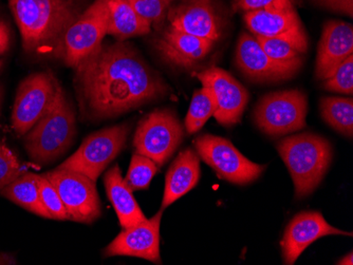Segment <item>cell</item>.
Listing matches in <instances>:
<instances>
[{"mask_svg": "<svg viewBox=\"0 0 353 265\" xmlns=\"http://www.w3.org/2000/svg\"><path fill=\"white\" fill-rule=\"evenodd\" d=\"M323 88L331 92L353 94V55L345 59L332 75L323 81Z\"/></svg>", "mask_w": 353, "mask_h": 265, "instance_id": "30", "label": "cell"}, {"mask_svg": "<svg viewBox=\"0 0 353 265\" xmlns=\"http://www.w3.org/2000/svg\"><path fill=\"white\" fill-rule=\"evenodd\" d=\"M277 150L292 178L297 199L308 197L319 187L333 157L330 142L309 132L283 138Z\"/></svg>", "mask_w": 353, "mask_h": 265, "instance_id": "3", "label": "cell"}, {"mask_svg": "<svg viewBox=\"0 0 353 265\" xmlns=\"http://www.w3.org/2000/svg\"><path fill=\"white\" fill-rule=\"evenodd\" d=\"M130 132L128 124L116 125L93 132L59 168L74 170L97 182L124 149Z\"/></svg>", "mask_w": 353, "mask_h": 265, "instance_id": "7", "label": "cell"}, {"mask_svg": "<svg viewBox=\"0 0 353 265\" xmlns=\"http://www.w3.org/2000/svg\"><path fill=\"white\" fill-rule=\"evenodd\" d=\"M200 173V159L197 152L190 148L180 152L166 173L162 211L195 189L199 182Z\"/></svg>", "mask_w": 353, "mask_h": 265, "instance_id": "20", "label": "cell"}, {"mask_svg": "<svg viewBox=\"0 0 353 265\" xmlns=\"http://www.w3.org/2000/svg\"><path fill=\"white\" fill-rule=\"evenodd\" d=\"M170 25L182 32L216 41L221 36L219 17L212 0H186L168 10Z\"/></svg>", "mask_w": 353, "mask_h": 265, "instance_id": "19", "label": "cell"}, {"mask_svg": "<svg viewBox=\"0 0 353 265\" xmlns=\"http://www.w3.org/2000/svg\"><path fill=\"white\" fill-rule=\"evenodd\" d=\"M273 1L275 0H233V9L235 11H243L247 13V12L263 9Z\"/></svg>", "mask_w": 353, "mask_h": 265, "instance_id": "33", "label": "cell"}, {"mask_svg": "<svg viewBox=\"0 0 353 265\" xmlns=\"http://www.w3.org/2000/svg\"><path fill=\"white\" fill-rule=\"evenodd\" d=\"M256 37V36H255ZM268 56L281 64H303V55L306 54L299 47L281 39L256 37Z\"/></svg>", "mask_w": 353, "mask_h": 265, "instance_id": "27", "label": "cell"}, {"mask_svg": "<svg viewBox=\"0 0 353 265\" xmlns=\"http://www.w3.org/2000/svg\"><path fill=\"white\" fill-rule=\"evenodd\" d=\"M243 19L254 36L285 39L303 52L308 50V37L292 0H275L263 9L247 12Z\"/></svg>", "mask_w": 353, "mask_h": 265, "instance_id": "12", "label": "cell"}, {"mask_svg": "<svg viewBox=\"0 0 353 265\" xmlns=\"http://www.w3.org/2000/svg\"><path fill=\"white\" fill-rule=\"evenodd\" d=\"M215 41L182 32L172 25L154 39V47L164 61L174 67L192 69L203 61L213 49Z\"/></svg>", "mask_w": 353, "mask_h": 265, "instance_id": "17", "label": "cell"}, {"mask_svg": "<svg viewBox=\"0 0 353 265\" xmlns=\"http://www.w3.org/2000/svg\"><path fill=\"white\" fill-rule=\"evenodd\" d=\"M216 112V100L213 93L202 87L192 94V102L185 118V129L190 134H196L203 127L208 118Z\"/></svg>", "mask_w": 353, "mask_h": 265, "instance_id": "25", "label": "cell"}, {"mask_svg": "<svg viewBox=\"0 0 353 265\" xmlns=\"http://www.w3.org/2000/svg\"><path fill=\"white\" fill-rule=\"evenodd\" d=\"M184 138L179 118L168 109H157L139 122L134 138L137 153L163 166L176 152Z\"/></svg>", "mask_w": 353, "mask_h": 265, "instance_id": "8", "label": "cell"}, {"mask_svg": "<svg viewBox=\"0 0 353 265\" xmlns=\"http://www.w3.org/2000/svg\"><path fill=\"white\" fill-rule=\"evenodd\" d=\"M308 98L301 90L277 91L263 96L254 109V122L267 136H283L306 127Z\"/></svg>", "mask_w": 353, "mask_h": 265, "instance_id": "6", "label": "cell"}, {"mask_svg": "<svg viewBox=\"0 0 353 265\" xmlns=\"http://www.w3.org/2000/svg\"><path fill=\"white\" fill-rule=\"evenodd\" d=\"M336 264L340 265H352L353 264V256L352 253H349L348 255H346V256L344 257V258L341 259V260L338 261V263Z\"/></svg>", "mask_w": 353, "mask_h": 265, "instance_id": "36", "label": "cell"}, {"mask_svg": "<svg viewBox=\"0 0 353 265\" xmlns=\"http://www.w3.org/2000/svg\"><path fill=\"white\" fill-rule=\"evenodd\" d=\"M26 52L53 53L82 12L77 0H9Z\"/></svg>", "mask_w": 353, "mask_h": 265, "instance_id": "2", "label": "cell"}, {"mask_svg": "<svg viewBox=\"0 0 353 265\" xmlns=\"http://www.w3.org/2000/svg\"><path fill=\"white\" fill-rule=\"evenodd\" d=\"M61 88L54 75L49 72L34 73L26 77L19 84L14 102V131L19 136H26L50 110Z\"/></svg>", "mask_w": 353, "mask_h": 265, "instance_id": "10", "label": "cell"}, {"mask_svg": "<svg viewBox=\"0 0 353 265\" xmlns=\"http://www.w3.org/2000/svg\"><path fill=\"white\" fill-rule=\"evenodd\" d=\"M321 7L353 17V0H314Z\"/></svg>", "mask_w": 353, "mask_h": 265, "instance_id": "32", "label": "cell"}, {"mask_svg": "<svg viewBox=\"0 0 353 265\" xmlns=\"http://www.w3.org/2000/svg\"><path fill=\"white\" fill-rule=\"evenodd\" d=\"M3 59H0V71H1V69H3Z\"/></svg>", "mask_w": 353, "mask_h": 265, "instance_id": "38", "label": "cell"}, {"mask_svg": "<svg viewBox=\"0 0 353 265\" xmlns=\"http://www.w3.org/2000/svg\"><path fill=\"white\" fill-rule=\"evenodd\" d=\"M323 120L333 129L351 138L353 136V100L327 96L319 103Z\"/></svg>", "mask_w": 353, "mask_h": 265, "instance_id": "24", "label": "cell"}, {"mask_svg": "<svg viewBox=\"0 0 353 265\" xmlns=\"http://www.w3.org/2000/svg\"><path fill=\"white\" fill-rule=\"evenodd\" d=\"M158 169L159 166L152 159L134 152L125 182L132 191L148 189Z\"/></svg>", "mask_w": 353, "mask_h": 265, "instance_id": "26", "label": "cell"}, {"mask_svg": "<svg viewBox=\"0 0 353 265\" xmlns=\"http://www.w3.org/2000/svg\"><path fill=\"white\" fill-rule=\"evenodd\" d=\"M105 189L114 206L122 229H128L148 220L132 195L130 186L123 179L119 165H114L105 173Z\"/></svg>", "mask_w": 353, "mask_h": 265, "instance_id": "21", "label": "cell"}, {"mask_svg": "<svg viewBox=\"0 0 353 265\" xmlns=\"http://www.w3.org/2000/svg\"><path fill=\"white\" fill-rule=\"evenodd\" d=\"M198 156L230 183L245 185L261 177L267 166L254 163L221 136L203 134L194 141Z\"/></svg>", "mask_w": 353, "mask_h": 265, "instance_id": "9", "label": "cell"}, {"mask_svg": "<svg viewBox=\"0 0 353 265\" xmlns=\"http://www.w3.org/2000/svg\"><path fill=\"white\" fill-rule=\"evenodd\" d=\"M45 176L59 191L70 221L92 224L102 215L97 185L90 178L74 170L59 167Z\"/></svg>", "mask_w": 353, "mask_h": 265, "instance_id": "11", "label": "cell"}, {"mask_svg": "<svg viewBox=\"0 0 353 265\" xmlns=\"http://www.w3.org/2000/svg\"><path fill=\"white\" fill-rule=\"evenodd\" d=\"M128 3L152 28H160L168 17L170 0H128Z\"/></svg>", "mask_w": 353, "mask_h": 265, "instance_id": "29", "label": "cell"}, {"mask_svg": "<svg viewBox=\"0 0 353 265\" xmlns=\"http://www.w3.org/2000/svg\"><path fill=\"white\" fill-rule=\"evenodd\" d=\"M39 187L41 199L52 220L70 221L68 211L61 201L59 191L45 175L39 176Z\"/></svg>", "mask_w": 353, "mask_h": 265, "instance_id": "28", "label": "cell"}, {"mask_svg": "<svg viewBox=\"0 0 353 265\" xmlns=\"http://www.w3.org/2000/svg\"><path fill=\"white\" fill-rule=\"evenodd\" d=\"M3 94H5V90H3V85H0V112H1V105H3Z\"/></svg>", "mask_w": 353, "mask_h": 265, "instance_id": "37", "label": "cell"}, {"mask_svg": "<svg viewBox=\"0 0 353 265\" xmlns=\"http://www.w3.org/2000/svg\"><path fill=\"white\" fill-rule=\"evenodd\" d=\"M26 171L15 154L0 142V189L21 177Z\"/></svg>", "mask_w": 353, "mask_h": 265, "instance_id": "31", "label": "cell"}, {"mask_svg": "<svg viewBox=\"0 0 353 265\" xmlns=\"http://www.w3.org/2000/svg\"><path fill=\"white\" fill-rule=\"evenodd\" d=\"M163 211L140 224L123 229L112 242L105 247V257L127 256L145 259L162 264L160 253V226Z\"/></svg>", "mask_w": 353, "mask_h": 265, "instance_id": "14", "label": "cell"}, {"mask_svg": "<svg viewBox=\"0 0 353 265\" xmlns=\"http://www.w3.org/2000/svg\"><path fill=\"white\" fill-rule=\"evenodd\" d=\"M107 35L114 36L119 41L148 35L152 31L150 23L134 11L128 0H107Z\"/></svg>", "mask_w": 353, "mask_h": 265, "instance_id": "22", "label": "cell"}, {"mask_svg": "<svg viewBox=\"0 0 353 265\" xmlns=\"http://www.w3.org/2000/svg\"><path fill=\"white\" fill-rule=\"evenodd\" d=\"M202 86L210 89L216 100L214 114L223 126L238 124L249 103V92L233 75L218 67L194 73Z\"/></svg>", "mask_w": 353, "mask_h": 265, "instance_id": "13", "label": "cell"}, {"mask_svg": "<svg viewBox=\"0 0 353 265\" xmlns=\"http://www.w3.org/2000/svg\"><path fill=\"white\" fill-rule=\"evenodd\" d=\"M79 112L91 122L114 118L168 96V84L134 45L102 43L74 68Z\"/></svg>", "mask_w": 353, "mask_h": 265, "instance_id": "1", "label": "cell"}, {"mask_svg": "<svg viewBox=\"0 0 353 265\" xmlns=\"http://www.w3.org/2000/svg\"></svg>", "mask_w": 353, "mask_h": 265, "instance_id": "39", "label": "cell"}, {"mask_svg": "<svg viewBox=\"0 0 353 265\" xmlns=\"http://www.w3.org/2000/svg\"><path fill=\"white\" fill-rule=\"evenodd\" d=\"M16 264V259L9 254L0 253V265Z\"/></svg>", "mask_w": 353, "mask_h": 265, "instance_id": "35", "label": "cell"}, {"mask_svg": "<svg viewBox=\"0 0 353 265\" xmlns=\"http://www.w3.org/2000/svg\"><path fill=\"white\" fill-rule=\"evenodd\" d=\"M351 55H353L352 25L340 21H327L317 48L315 77L319 81L327 80Z\"/></svg>", "mask_w": 353, "mask_h": 265, "instance_id": "18", "label": "cell"}, {"mask_svg": "<svg viewBox=\"0 0 353 265\" xmlns=\"http://www.w3.org/2000/svg\"><path fill=\"white\" fill-rule=\"evenodd\" d=\"M75 136L74 108L61 88L50 110L26 134V151L34 163L48 165L71 147Z\"/></svg>", "mask_w": 353, "mask_h": 265, "instance_id": "4", "label": "cell"}, {"mask_svg": "<svg viewBox=\"0 0 353 265\" xmlns=\"http://www.w3.org/2000/svg\"><path fill=\"white\" fill-rule=\"evenodd\" d=\"M333 235L352 237V233H347L329 224L321 213L303 211L299 213L288 224L281 242L283 263L294 264L313 242Z\"/></svg>", "mask_w": 353, "mask_h": 265, "instance_id": "16", "label": "cell"}, {"mask_svg": "<svg viewBox=\"0 0 353 265\" xmlns=\"http://www.w3.org/2000/svg\"><path fill=\"white\" fill-rule=\"evenodd\" d=\"M236 64L250 80L257 83H275L290 80L303 64H281L268 56L256 37L243 33L238 39Z\"/></svg>", "mask_w": 353, "mask_h": 265, "instance_id": "15", "label": "cell"}, {"mask_svg": "<svg viewBox=\"0 0 353 265\" xmlns=\"http://www.w3.org/2000/svg\"><path fill=\"white\" fill-rule=\"evenodd\" d=\"M11 33L10 28L6 21H0V55L5 54L10 48Z\"/></svg>", "mask_w": 353, "mask_h": 265, "instance_id": "34", "label": "cell"}, {"mask_svg": "<svg viewBox=\"0 0 353 265\" xmlns=\"http://www.w3.org/2000/svg\"><path fill=\"white\" fill-rule=\"evenodd\" d=\"M0 193L30 213L45 219H51L41 199L39 175L33 173H23L9 185L0 189Z\"/></svg>", "mask_w": 353, "mask_h": 265, "instance_id": "23", "label": "cell"}, {"mask_svg": "<svg viewBox=\"0 0 353 265\" xmlns=\"http://www.w3.org/2000/svg\"><path fill=\"white\" fill-rule=\"evenodd\" d=\"M107 0H95L67 29L55 50V56L74 69L100 48L107 35Z\"/></svg>", "mask_w": 353, "mask_h": 265, "instance_id": "5", "label": "cell"}]
</instances>
